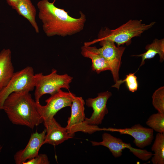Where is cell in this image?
Listing matches in <instances>:
<instances>
[{
  "label": "cell",
  "instance_id": "obj_23",
  "mask_svg": "<svg viewBox=\"0 0 164 164\" xmlns=\"http://www.w3.org/2000/svg\"><path fill=\"white\" fill-rule=\"evenodd\" d=\"M47 156L44 154H39L34 158L24 162L23 164H49Z\"/></svg>",
  "mask_w": 164,
  "mask_h": 164
},
{
  "label": "cell",
  "instance_id": "obj_11",
  "mask_svg": "<svg viewBox=\"0 0 164 164\" xmlns=\"http://www.w3.org/2000/svg\"><path fill=\"white\" fill-rule=\"evenodd\" d=\"M46 131L45 128L41 133L36 132L32 133L25 148L17 151L14 158L16 164H23L38 155L41 146L43 145Z\"/></svg>",
  "mask_w": 164,
  "mask_h": 164
},
{
  "label": "cell",
  "instance_id": "obj_18",
  "mask_svg": "<svg viewBox=\"0 0 164 164\" xmlns=\"http://www.w3.org/2000/svg\"><path fill=\"white\" fill-rule=\"evenodd\" d=\"M151 149L154 152L151 159L153 164H164V133H157Z\"/></svg>",
  "mask_w": 164,
  "mask_h": 164
},
{
  "label": "cell",
  "instance_id": "obj_14",
  "mask_svg": "<svg viewBox=\"0 0 164 164\" xmlns=\"http://www.w3.org/2000/svg\"><path fill=\"white\" fill-rule=\"evenodd\" d=\"M101 142H91L92 146L102 145L108 148L115 158L121 156L123 150L127 148V143L120 138L114 137L110 134L104 132L102 135Z\"/></svg>",
  "mask_w": 164,
  "mask_h": 164
},
{
  "label": "cell",
  "instance_id": "obj_9",
  "mask_svg": "<svg viewBox=\"0 0 164 164\" xmlns=\"http://www.w3.org/2000/svg\"><path fill=\"white\" fill-rule=\"evenodd\" d=\"M104 131L130 135L134 138L133 143L135 145L142 149L150 145L154 138V130L151 128L144 127L140 124H135L130 128H104Z\"/></svg>",
  "mask_w": 164,
  "mask_h": 164
},
{
  "label": "cell",
  "instance_id": "obj_22",
  "mask_svg": "<svg viewBox=\"0 0 164 164\" xmlns=\"http://www.w3.org/2000/svg\"><path fill=\"white\" fill-rule=\"evenodd\" d=\"M135 156L142 161H147L149 159L153 154L152 152L145 149H137L132 147L130 143H127V148Z\"/></svg>",
  "mask_w": 164,
  "mask_h": 164
},
{
  "label": "cell",
  "instance_id": "obj_3",
  "mask_svg": "<svg viewBox=\"0 0 164 164\" xmlns=\"http://www.w3.org/2000/svg\"><path fill=\"white\" fill-rule=\"evenodd\" d=\"M155 23L153 22L146 24L142 23L141 19H130L114 29L111 30L108 27L101 29L97 39L91 42H85L84 45L90 46L103 39L112 41L117 44V46L125 43L129 45L132 38L140 36L144 32L152 27Z\"/></svg>",
  "mask_w": 164,
  "mask_h": 164
},
{
  "label": "cell",
  "instance_id": "obj_21",
  "mask_svg": "<svg viewBox=\"0 0 164 164\" xmlns=\"http://www.w3.org/2000/svg\"><path fill=\"white\" fill-rule=\"evenodd\" d=\"M152 104L158 112L164 114V87H162L156 90L152 97Z\"/></svg>",
  "mask_w": 164,
  "mask_h": 164
},
{
  "label": "cell",
  "instance_id": "obj_16",
  "mask_svg": "<svg viewBox=\"0 0 164 164\" xmlns=\"http://www.w3.org/2000/svg\"><path fill=\"white\" fill-rule=\"evenodd\" d=\"M81 53L85 57L90 59L92 62V70L97 73L106 70L111 71V67L107 61L100 54L88 49L86 46L81 47Z\"/></svg>",
  "mask_w": 164,
  "mask_h": 164
},
{
  "label": "cell",
  "instance_id": "obj_25",
  "mask_svg": "<svg viewBox=\"0 0 164 164\" xmlns=\"http://www.w3.org/2000/svg\"><path fill=\"white\" fill-rule=\"evenodd\" d=\"M2 145H0V153L1 151V150L2 149Z\"/></svg>",
  "mask_w": 164,
  "mask_h": 164
},
{
  "label": "cell",
  "instance_id": "obj_4",
  "mask_svg": "<svg viewBox=\"0 0 164 164\" xmlns=\"http://www.w3.org/2000/svg\"><path fill=\"white\" fill-rule=\"evenodd\" d=\"M35 77L34 96L36 102H39L40 99L45 94L52 95L62 88L69 90V84L73 78L67 74H58L55 69H52L49 74L45 75L40 73L35 74Z\"/></svg>",
  "mask_w": 164,
  "mask_h": 164
},
{
  "label": "cell",
  "instance_id": "obj_5",
  "mask_svg": "<svg viewBox=\"0 0 164 164\" xmlns=\"http://www.w3.org/2000/svg\"><path fill=\"white\" fill-rule=\"evenodd\" d=\"M35 80L33 68L27 66L21 70L14 72L9 82L0 91V110H2L3 103L12 93L29 92L35 87Z\"/></svg>",
  "mask_w": 164,
  "mask_h": 164
},
{
  "label": "cell",
  "instance_id": "obj_17",
  "mask_svg": "<svg viewBox=\"0 0 164 164\" xmlns=\"http://www.w3.org/2000/svg\"><path fill=\"white\" fill-rule=\"evenodd\" d=\"M146 51L144 53L134 55L142 57V60L140 67L144 65L145 60L152 58L158 54L159 56L160 61L162 62L164 60V39H155L150 44L145 47Z\"/></svg>",
  "mask_w": 164,
  "mask_h": 164
},
{
  "label": "cell",
  "instance_id": "obj_7",
  "mask_svg": "<svg viewBox=\"0 0 164 164\" xmlns=\"http://www.w3.org/2000/svg\"><path fill=\"white\" fill-rule=\"evenodd\" d=\"M75 96L70 91L64 92L60 89L45 101L46 105L43 106L39 102H36L37 110L42 118L44 124L51 120L62 108L70 107Z\"/></svg>",
  "mask_w": 164,
  "mask_h": 164
},
{
  "label": "cell",
  "instance_id": "obj_2",
  "mask_svg": "<svg viewBox=\"0 0 164 164\" xmlns=\"http://www.w3.org/2000/svg\"><path fill=\"white\" fill-rule=\"evenodd\" d=\"M2 110L14 125L33 129L43 122L37 110L36 101L29 92L12 93L5 100Z\"/></svg>",
  "mask_w": 164,
  "mask_h": 164
},
{
  "label": "cell",
  "instance_id": "obj_20",
  "mask_svg": "<svg viewBox=\"0 0 164 164\" xmlns=\"http://www.w3.org/2000/svg\"><path fill=\"white\" fill-rule=\"evenodd\" d=\"M115 82V84L112 86V87L119 89L120 85L125 82L129 90L132 92L136 91L138 87L137 77L135 75V73H130L126 75V78L123 80H118Z\"/></svg>",
  "mask_w": 164,
  "mask_h": 164
},
{
  "label": "cell",
  "instance_id": "obj_12",
  "mask_svg": "<svg viewBox=\"0 0 164 164\" xmlns=\"http://www.w3.org/2000/svg\"><path fill=\"white\" fill-rule=\"evenodd\" d=\"M44 124L46 132L43 145L48 144L55 146L72 138L67 133L65 127H62L54 118Z\"/></svg>",
  "mask_w": 164,
  "mask_h": 164
},
{
  "label": "cell",
  "instance_id": "obj_10",
  "mask_svg": "<svg viewBox=\"0 0 164 164\" xmlns=\"http://www.w3.org/2000/svg\"><path fill=\"white\" fill-rule=\"evenodd\" d=\"M111 95V93L107 91L98 93L95 98L86 100V105L91 108L93 110L90 118H85V121L88 124L97 125L102 123L104 116L108 113L107 103Z\"/></svg>",
  "mask_w": 164,
  "mask_h": 164
},
{
  "label": "cell",
  "instance_id": "obj_24",
  "mask_svg": "<svg viewBox=\"0 0 164 164\" xmlns=\"http://www.w3.org/2000/svg\"><path fill=\"white\" fill-rule=\"evenodd\" d=\"M8 5L13 9H14L15 7L19 0H6Z\"/></svg>",
  "mask_w": 164,
  "mask_h": 164
},
{
  "label": "cell",
  "instance_id": "obj_8",
  "mask_svg": "<svg viewBox=\"0 0 164 164\" xmlns=\"http://www.w3.org/2000/svg\"><path fill=\"white\" fill-rule=\"evenodd\" d=\"M98 42L101 46L99 49L95 46H86L89 50L100 54L107 61L111 67V71L115 82L119 79V71L121 57L125 47H117L114 42L109 40H101Z\"/></svg>",
  "mask_w": 164,
  "mask_h": 164
},
{
  "label": "cell",
  "instance_id": "obj_1",
  "mask_svg": "<svg viewBox=\"0 0 164 164\" xmlns=\"http://www.w3.org/2000/svg\"><path fill=\"white\" fill-rule=\"evenodd\" d=\"M49 0H41L37 3L38 17L42 23V28L47 36H71L82 31L86 21L85 15L80 12V17L74 18L64 9L56 7Z\"/></svg>",
  "mask_w": 164,
  "mask_h": 164
},
{
  "label": "cell",
  "instance_id": "obj_6",
  "mask_svg": "<svg viewBox=\"0 0 164 164\" xmlns=\"http://www.w3.org/2000/svg\"><path fill=\"white\" fill-rule=\"evenodd\" d=\"M84 104V101L82 97H74L70 107L71 115L65 127L68 134L72 138L77 132L92 134L97 131H104V128L89 125L85 121Z\"/></svg>",
  "mask_w": 164,
  "mask_h": 164
},
{
  "label": "cell",
  "instance_id": "obj_19",
  "mask_svg": "<svg viewBox=\"0 0 164 164\" xmlns=\"http://www.w3.org/2000/svg\"><path fill=\"white\" fill-rule=\"evenodd\" d=\"M146 124L153 130L159 133H164V114L158 112L150 115Z\"/></svg>",
  "mask_w": 164,
  "mask_h": 164
},
{
  "label": "cell",
  "instance_id": "obj_15",
  "mask_svg": "<svg viewBox=\"0 0 164 164\" xmlns=\"http://www.w3.org/2000/svg\"><path fill=\"white\" fill-rule=\"evenodd\" d=\"M15 9L19 14L29 22L36 33L39 32V28L36 21V9L31 0H19Z\"/></svg>",
  "mask_w": 164,
  "mask_h": 164
},
{
  "label": "cell",
  "instance_id": "obj_13",
  "mask_svg": "<svg viewBox=\"0 0 164 164\" xmlns=\"http://www.w3.org/2000/svg\"><path fill=\"white\" fill-rule=\"evenodd\" d=\"M12 53L9 49L0 52V91L8 84L14 73Z\"/></svg>",
  "mask_w": 164,
  "mask_h": 164
}]
</instances>
